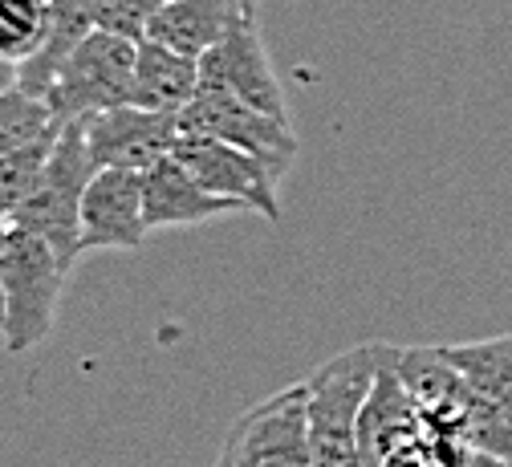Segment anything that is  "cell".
<instances>
[{
  "instance_id": "obj_1",
  "label": "cell",
  "mask_w": 512,
  "mask_h": 467,
  "mask_svg": "<svg viewBox=\"0 0 512 467\" xmlns=\"http://www.w3.org/2000/svg\"><path fill=\"white\" fill-rule=\"evenodd\" d=\"M387 358V342H366L334 354L305 378L309 443L317 467H362V411Z\"/></svg>"
},
{
  "instance_id": "obj_2",
  "label": "cell",
  "mask_w": 512,
  "mask_h": 467,
  "mask_svg": "<svg viewBox=\"0 0 512 467\" xmlns=\"http://www.w3.org/2000/svg\"><path fill=\"white\" fill-rule=\"evenodd\" d=\"M395 370L411 394L419 419L435 435L484 451L512 467V427L480 403L476 390L443 358L439 346H403L395 354Z\"/></svg>"
},
{
  "instance_id": "obj_3",
  "label": "cell",
  "mask_w": 512,
  "mask_h": 467,
  "mask_svg": "<svg viewBox=\"0 0 512 467\" xmlns=\"http://www.w3.org/2000/svg\"><path fill=\"white\" fill-rule=\"evenodd\" d=\"M94 159L86 147V126L82 122H66L61 126V139L53 143L45 167L37 171L25 204L17 208L9 228H25L33 236H41L61 264L74 273V264L82 256V199L86 187L94 179Z\"/></svg>"
},
{
  "instance_id": "obj_4",
  "label": "cell",
  "mask_w": 512,
  "mask_h": 467,
  "mask_svg": "<svg viewBox=\"0 0 512 467\" xmlns=\"http://www.w3.org/2000/svg\"><path fill=\"white\" fill-rule=\"evenodd\" d=\"M66 281H70V269L41 236L25 228H9L5 317H0V342H5L9 354H29L49 338Z\"/></svg>"
},
{
  "instance_id": "obj_5",
  "label": "cell",
  "mask_w": 512,
  "mask_h": 467,
  "mask_svg": "<svg viewBox=\"0 0 512 467\" xmlns=\"http://www.w3.org/2000/svg\"><path fill=\"white\" fill-rule=\"evenodd\" d=\"M135 65H139V41H126V37L98 29L70 57V65L61 70L45 102L53 106L61 122H90L106 110L131 106Z\"/></svg>"
},
{
  "instance_id": "obj_6",
  "label": "cell",
  "mask_w": 512,
  "mask_h": 467,
  "mask_svg": "<svg viewBox=\"0 0 512 467\" xmlns=\"http://www.w3.org/2000/svg\"><path fill=\"white\" fill-rule=\"evenodd\" d=\"M216 467H317L309 443L305 382L256 403L228 435Z\"/></svg>"
},
{
  "instance_id": "obj_7",
  "label": "cell",
  "mask_w": 512,
  "mask_h": 467,
  "mask_svg": "<svg viewBox=\"0 0 512 467\" xmlns=\"http://www.w3.org/2000/svg\"><path fill=\"white\" fill-rule=\"evenodd\" d=\"M179 130L183 135H204V139L228 143L236 151H248L277 179H285L297 159V135L289 130V118L265 114V110H256L220 90H200L191 98V106L179 114Z\"/></svg>"
},
{
  "instance_id": "obj_8",
  "label": "cell",
  "mask_w": 512,
  "mask_h": 467,
  "mask_svg": "<svg viewBox=\"0 0 512 467\" xmlns=\"http://www.w3.org/2000/svg\"><path fill=\"white\" fill-rule=\"evenodd\" d=\"M200 90H220V94H232L265 114L289 118L269 49H265L261 29H256L252 17H240L224 33V41L200 57Z\"/></svg>"
},
{
  "instance_id": "obj_9",
  "label": "cell",
  "mask_w": 512,
  "mask_h": 467,
  "mask_svg": "<svg viewBox=\"0 0 512 467\" xmlns=\"http://www.w3.org/2000/svg\"><path fill=\"white\" fill-rule=\"evenodd\" d=\"M171 155L212 195H224V199H232V204H240L244 212H256L265 220L281 216V204H277V183L281 179L261 159H252L248 151H236V147L204 139V135H179Z\"/></svg>"
},
{
  "instance_id": "obj_10",
  "label": "cell",
  "mask_w": 512,
  "mask_h": 467,
  "mask_svg": "<svg viewBox=\"0 0 512 467\" xmlns=\"http://www.w3.org/2000/svg\"><path fill=\"white\" fill-rule=\"evenodd\" d=\"M82 126H86V147H90V159L98 171H106V167L147 171L159 159H167L183 135L175 114H159V110H143V106H118Z\"/></svg>"
},
{
  "instance_id": "obj_11",
  "label": "cell",
  "mask_w": 512,
  "mask_h": 467,
  "mask_svg": "<svg viewBox=\"0 0 512 467\" xmlns=\"http://www.w3.org/2000/svg\"><path fill=\"white\" fill-rule=\"evenodd\" d=\"M147 236L143 171H94L82 199V252H135Z\"/></svg>"
},
{
  "instance_id": "obj_12",
  "label": "cell",
  "mask_w": 512,
  "mask_h": 467,
  "mask_svg": "<svg viewBox=\"0 0 512 467\" xmlns=\"http://www.w3.org/2000/svg\"><path fill=\"white\" fill-rule=\"evenodd\" d=\"M143 208H147L151 232L155 228H191V224H208V220L244 212L232 199L212 195L175 155H167L143 171Z\"/></svg>"
},
{
  "instance_id": "obj_13",
  "label": "cell",
  "mask_w": 512,
  "mask_h": 467,
  "mask_svg": "<svg viewBox=\"0 0 512 467\" xmlns=\"http://www.w3.org/2000/svg\"><path fill=\"white\" fill-rule=\"evenodd\" d=\"M90 33H98L94 0H49V33H45V45L37 49V57L17 70L21 90H29L33 98H49L61 70L70 65V57L82 49V41Z\"/></svg>"
},
{
  "instance_id": "obj_14",
  "label": "cell",
  "mask_w": 512,
  "mask_h": 467,
  "mask_svg": "<svg viewBox=\"0 0 512 467\" xmlns=\"http://www.w3.org/2000/svg\"><path fill=\"white\" fill-rule=\"evenodd\" d=\"M240 17H248V13L236 5V0H171V5L155 17L147 41L167 45V49H175L183 57H196L200 61L212 45L224 41V33Z\"/></svg>"
},
{
  "instance_id": "obj_15",
  "label": "cell",
  "mask_w": 512,
  "mask_h": 467,
  "mask_svg": "<svg viewBox=\"0 0 512 467\" xmlns=\"http://www.w3.org/2000/svg\"><path fill=\"white\" fill-rule=\"evenodd\" d=\"M196 94H200V61L196 57H183V53H175L167 45H155V41H139L131 106L179 118Z\"/></svg>"
},
{
  "instance_id": "obj_16",
  "label": "cell",
  "mask_w": 512,
  "mask_h": 467,
  "mask_svg": "<svg viewBox=\"0 0 512 467\" xmlns=\"http://www.w3.org/2000/svg\"><path fill=\"white\" fill-rule=\"evenodd\" d=\"M439 350L476 390L480 403L512 427V333H500V338L488 342H456Z\"/></svg>"
},
{
  "instance_id": "obj_17",
  "label": "cell",
  "mask_w": 512,
  "mask_h": 467,
  "mask_svg": "<svg viewBox=\"0 0 512 467\" xmlns=\"http://www.w3.org/2000/svg\"><path fill=\"white\" fill-rule=\"evenodd\" d=\"M49 33V0H0V61L21 70Z\"/></svg>"
},
{
  "instance_id": "obj_18",
  "label": "cell",
  "mask_w": 512,
  "mask_h": 467,
  "mask_svg": "<svg viewBox=\"0 0 512 467\" xmlns=\"http://www.w3.org/2000/svg\"><path fill=\"white\" fill-rule=\"evenodd\" d=\"M171 0H94V21L102 33L126 37V41H147L155 17Z\"/></svg>"
},
{
  "instance_id": "obj_19",
  "label": "cell",
  "mask_w": 512,
  "mask_h": 467,
  "mask_svg": "<svg viewBox=\"0 0 512 467\" xmlns=\"http://www.w3.org/2000/svg\"><path fill=\"white\" fill-rule=\"evenodd\" d=\"M57 139H61V135H57ZM49 151H53V143L0 159V224H13V216H17V208L25 204V195H29L33 179H37V171L45 167Z\"/></svg>"
},
{
  "instance_id": "obj_20",
  "label": "cell",
  "mask_w": 512,
  "mask_h": 467,
  "mask_svg": "<svg viewBox=\"0 0 512 467\" xmlns=\"http://www.w3.org/2000/svg\"><path fill=\"white\" fill-rule=\"evenodd\" d=\"M5 248H9V224H0V317H5Z\"/></svg>"
},
{
  "instance_id": "obj_21",
  "label": "cell",
  "mask_w": 512,
  "mask_h": 467,
  "mask_svg": "<svg viewBox=\"0 0 512 467\" xmlns=\"http://www.w3.org/2000/svg\"><path fill=\"white\" fill-rule=\"evenodd\" d=\"M236 5H240L248 17H256V9H261V0H236Z\"/></svg>"
},
{
  "instance_id": "obj_22",
  "label": "cell",
  "mask_w": 512,
  "mask_h": 467,
  "mask_svg": "<svg viewBox=\"0 0 512 467\" xmlns=\"http://www.w3.org/2000/svg\"><path fill=\"white\" fill-rule=\"evenodd\" d=\"M0 74H17V70H13V65H5V61H0Z\"/></svg>"
}]
</instances>
